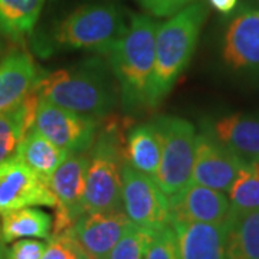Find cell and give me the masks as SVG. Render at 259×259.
Segmentation results:
<instances>
[{
  "instance_id": "cell-1",
  "label": "cell",
  "mask_w": 259,
  "mask_h": 259,
  "mask_svg": "<svg viewBox=\"0 0 259 259\" xmlns=\"http://www.w3.org/2000/svg\"><path fill=\"white\" fill-rule=\"evenodd\" d=\"M207 13V5L197 0L158 25L148 105H157L171 91L177 78L189 65Z\"/></svg>"
},
{
  "instance_id": "cell-2",
  "label": "cell",
  "mask_w": 259,
  "mask_h": 259,
  "mask_svg": "<svg viewBox=\"0 0 259 259\" xmlns=\"http://www.w3.org/2000/svg\"><path fill=\"white\" fill-rule=\"evenodd\" d=\"M157 28V23L147 15H133L125 32L108 54L122 101L130 108L148 104Z\"/></svg>"
},
{
  "instance_id": "cell-3",
  "label": "cell",
  "mask_w": 259,
  "mask_h": 259,
  "mask_svg": "<svg viewBox=\"0 0 259 259\" xmlns=\"http://www.w3.org/2000/svg\"><path fill=\"white\" fill-rule=\"evenodd\" d=\"M35 91L44 101L95 118L108 114L115 104L111 83L87 69H59L39 76Z\"/></svg>"
},
{
  "instance_id": "cell-4",
  "label": "cell",
  "mask_w": 259,
  "mask_h": 259,
  "mask_svg": "<svg viewBox=\"0 0 259 259\" xmlns=\"http://www.w3.org/2000/svg\"><path fill=\"white\" fill-rule=\"evenodd\" d=\"M115 121L107 124L97 134L93 150L88 154V168L83 194V213L122 209V154L121 139L117 136Z\"/></svg>"
},
{
  "instance_id": "cell-5",
  "label": "cell",
  "mask_w": 259,
  "mask_h": 259,
  "mask_svg": "<svg viewBox=\"0 0 259 259\" xmlns=\"http://www.w3.org/2000/svg\"><path fill=\"white\" fill-rule=\"evenodd\" d=\"M127 25L114 5H87L58 23L54 39L58 45L108 55Z\"/></svg>"
},
{
  "instance_id": "cell-6",
  "label": "cell",
  "mask_w": 259,
  "mask_h": 259,
  "mask_svg": "<svg viewBox=\"0 0 259 259\" xmlns=\"http://www.w3.org/2000/svg\"><path fill=\"white\" fill-rule=\"evenodd\" d=\"M161 136V160L156 182L167 197L183 190L192 182L196 133L189 121L179 117L156 120Z\"/></svg>"
},
{
  "instance_id": "cell-7",
  "label": "cell",
  "mask_w": 259,
  "mask_h": 259,
  "mask_svg": "<svg viewBox=\"0 0 259 259\" xmlns=\"http://www.w3.org/2000/svg\"><path fill=\"white\" fill-rule=\"evenodd\" d=\"M122 210L134 226L156 232L170 225V202L153 177L143 175L128 164L121 171Z\"/></svg>"
},
{
  "instance_id": "cell-8",
  "label": "cell",
  "mask_w": 259,
  "mask_h": 259,
  "mask_svg": "<svg viewBox=\"0 0 259 259\" xmlns=\"http://www.w3.org/2000/svg\"><path fill=\"white\" fill-rule=\"evenodd\" d=\"M87 168L88 154L72 153L59 164L49 179V189L55 199L52 235L69 232L83 214Z\"/></svg>"
},
{
  "instance_id": "cell-9",
  "label": "cell",
  "mask_w": 259,
  "mask_h": 259,
  "mask_svg": "<svg viewBox=\"0 0 259 259\" xmlns=\"http://www.w3.org/2000/svg\"><path fill=\"white\" fill-rule=\"evenodd\" d=\"M33 128L68 153H85L93 147L98 134L95 117L82 115L40 100Z\"/></svg>"
},
{
  "instance_id": "cell-10",
  "label": "cell",
  "mask_w": 259,
  "mask_h": 259,
  "mask_svg": "<svg viewBox=\"0 0 259 259\" xmlns=\"http://www.w3.org/2000/svg\"><path fill=\"white\" fill-rule=\"evenodd\" d=\"M45 206L54 207L49 185L16 156L0 163V213Z\"/></svg>"
},
{
  "instance_id": "cell-11",
  "label": "cell",
  "mask_w": 259,
  "mask_h": 259,
  "mask_svg": "<svg viewBox=\"0 0 259 259\" xmlns=\"http://www.w3.org/2000/svg\"><path fill=\"white\" fill-rule=\"evenodd\" d=\"M248 164L236 157L210 133L196 136L192 182L218 192H229L242 167Z\"/></svg>"
},
{
  "instance_id": "cell-12",
  "label": "cell",
  "mask_w": 259,
  "mask_h": 259,
  "mask_svg": "<svg viewBox=\"0 0 259 259\" xmlns=\"http://www.w3.org/2000/svg\"><path fill=\"white\" fill-rule=\"evenodd\" d=\"M122 209L88 212L75 222L71 235L91 259H105L130 226Z\"/></svg>"
},
{
  "instance_id": "cell-13",
  "label": "cell",
  "mask_w": 259,
  "mask_h": 259,
  "mask_svg": "<svg viewBox=\"0 0 259 259\" xmlns=\"http://www.w3.org/2000/svg\"><path fill=\"white\" fill-rule=\"evenodd\" d=\"M168 202L170 222L223 223L231 212V203L225 193L193 182L177 194L168 197Z\"/></svg>"
},
{
  "instance_id": "cell-14",
  "label": "cell",
  "mask_w": 259,
  "mask_h": 259,
  "mask_svg": "<svg viewBox=\"0 0 259 259\" xmlns=\"http://www.w3.org/2000/svg\"><path fill=\"white\" fill-rule=\"evenodd\" d=\"M182 259H228V222L202 223L171 221Z\"/></svg>"
},
{
  "instance_id": "cell-15",
  "label": "cell",
  "mask_w": 259,
  "mask_h": 259,
  "mask_svg": "<svg viewBox=\"0 0 259 259\" xmlns=\"http://www.w3.org/2000/svg\"><path fill=\"white\" fill-rule=\"evenodd\" d=\"M39 72L32 56L12 52L0 61V115L16 108L35 91Z\"/></svg>"
},
{
  "instance_id": "cell-16",
  "label": "cell",
  "mask_w": 259,
  "mask_h": 259,
  "mask_svg": "<svg viewBox=\"0 0 259 259\" xmlns=\"http://www.w3.org/2000/svg\"><path fill=\"white\" fill-rule=\"evenodd\" d=\"M223 59L233 69L259 66V10L242 12L226 30Z\"/></svg>"
},
{
  "instance_id": "cell-17",
  "label": "cell",
  "mask_w": 259,
  "mask_h": 259,
  "mask_svg": "<svg viewBox=\"0 0 259 259\" xmlns=\"http://www.w3.org/2000/svg\"><path fill=\"white\" fill-rule=\"evenodd\" d=\"M121 154L125 164L156 180L161 160V136L156 121L130 130Z\"/></svg>"
},
{
  "instance_id": "cell-18",
  "label": "cell",
  "mask_w": 259,
  "mask_h": 259,
  "mask_svg": "<svg viewBox=\"0 0 259 259\" xmlns=\"http://www.w3.org/2000/svg\"><path fill=\"white\" fill-rule=\"evenodd\" d=\"M214 137L243 163L259 161V118L233 114L214 124Z\"/></svg>"
},
{
  "instance_id": "cell-19",
  "label": "cell",
  "mask_w": 259,
  "mask_h": 259,
  "mask_svg": "<svg viewBox=\"0 0 259 259\" xmlns=\"http://www.w3.org/2000/svg\"><path fill=\"white\" fill-rule=\"evenodd\" d=\"M69 154L71 153L58 147L36 128H32L20 141L15 156L49 185L51 176Z\"/></svg>"
},
{
  "instance_id": "cell-20",
  "label": "cell",
  "mask_w": 259,
  "mask_h": 259,
  "mask_svg": "<svg viewBox=\"0 0 259 259\" xmlns=\"http://www.w3.org/2000/svg\"><path fill=\"white\" fill-rule=\"evenodd\" d=\"M39 101L33 91L16 108L0 115V163L16 154L20 141L33 128Z\"/></svg>"
},
{
  "instance_id": "cell-21",
  "label": "cell",
  "mask_w": 259,
  "mask_h": 259,
  "mask_svg": "<svg viewBox=\"0 0 259 259\" xmlns=\"http://www.w3.org/2000/svg\"><path fill=\"white\" fill-rule=\"evenodd\" d=\"M226 258L259 259V210L229 213Z\"/></svg>"
},
{
  "instance_id": "cell-22",
  "label": "cell",
  "mask_w": 259,
  "mask_h": 259,
  "mask_svg": "<svg viewBox=\"0 0 259 259\" xmlns=\"http://www.w3.org/2000/svg\"><path fill=\"white\" fill-rule=\"evenodd\" d=\"M54 219L36 207H23L2 213V235L5 243L19 239H49Z\"/></svg>"
},
{
  "instance_id": "cell-23",
  "label": "cell",
  "mask_w": 259,
  "mask_h": 259,
  "mask_svg": "<svg viewBox=\"0 0 259 259\" xmlns=\"http://www.w3.org/2000/svg\"><path fill=\"white\" fill-rule=\"evenodd\" d=\"M44 3L45 0H0V32L12 39L30 33Z\"/></svg>"
},
{
  "instance_id": "cell-24",
  "label": "cell",
  "mask_w": 259,
  "mask_h": 259,
  "mask_svg": "<svg viewBox=\"0 0 259 259\" xmlns=\"http://www.w3.org/2000/svg\"><path fill=\"white\" fill-rule=\"evenodd\" d=\"M229 193V213L259 210V161L245 164L239 170Z\"/></svg>"
},
{
  "instance_id": "cell-25",
  "label": "cell",
  "mask_w": 259,
  "mask_h": 259,
  "mask_svg": "<svg viewBox=\"0 0 259 259\" xmlns=\"http://www.w3.org/2000/svg\"><path fill=\"white\" fill-rule=\"evenodd\" d=\"M150 233L151 232L144 231L130 223L120 241L115 243V246L105 259H144Z\"/></svg>"
},
{
  "instance_id": "cell-26",
  "label": "cell",
  "mask_w": 259,
  "mask_h": 259,
  "mask_svg": "<svg viewBox=\"0 0 259 259\" xmlns=\"http://www.w3.org/2000/svg\"><path fill=\"white\" fill-rule=\"evenodd\" d=\"M144 259H182L176 233L170 225L150 233Z\"/></svg>"
},
{
  "instance_id": "cell-27",
  "label": "cell",
  "mask_w": 259,
  "mask_h": 259,
  "mask_svg": "<svg viewBox=\"0 0 259 259\" xmlns=\"http://www.w3.org/2000/svg\"><path fill=\"white\" fill-rule=\"evenodd\" d=\"M85 252L76 243L71 232L52 235L42 259H82Z\"/></svg>"
},
{
  "instance_id": "cell-28",
  "label": "cell",
  "mask_w": 259,
  "mask_h": 259,
  "mask_svg": "<svg viewBox=\"0 0 259 259\" xmlns=\"http://www.w3.org/2000/svg\"><path fill=\"white\" fill-rule=\"evenodd\" d=\"M47 243L36 239H19L6 252V259H42Z\"/></svg>"
},
{
  "instance_id": "cell-29",
  "label": "cell",
  "mask_w": 259,
  "mask_h": 259,
  "mask_svg": "<svg viewBox=\"0 0 259 259\" xmlns=\"http://www.w3.org/2000/svg\"><path fill=\"white\" fill-rule=\"evenodd\" d=\"M140 6L147 10L150 15L163 18V16H173L177 12L185 9L193 0H137Z\"/></svg>"
},
{
  "instance_id": "cell-30",
  "label": "cell",
  "mask_w": 259,
  "mask_h": 259,
  "mask_svg": "<svg viewBox=\"0 0 259 259\" xmlns=\"http://www.w3.org/2000/svg\"><path fill=\"white\" fill-rule=\"evenodd\" d=\"M209 3L221 13H231L236 8L238 0H209Z\"/></svg>"
},
{
  "instance_id": "cell-31",
  "label": "cell",
  "mask_w": 259,
  "mask_h": 259,
  "mask_svg": "<svg viewBox=\"0 0 259 259\" xmlns=\"http://www.w3.org/2000/svg\"><path fill=\"white\" fill-rule=\"evenodd\" d=\"M0 259H6L5 241H3V235H2V225H0Z\"/></svg>"
},
{
  "instance_id": "cell-32",
  "label": "cell",
  "mask_w": 259,
  "mask_h": 259,
  "mask_svg": "<svg viewBox=\"0 0 259 259\" xmlns=\"http://www.w3.org/2000/svg\"><path fill=\"white\" fill-rule=\"evenodd\" d=\"M3 51H5V42H3V33L0 32V58L3 55Z\"/></svg>"
},
{
  "instance_id": "cell-33",
  "label": "cell",
  "mask_w": 259,
  "mask_h": 259,
  "mask_svg": "<svg viewBox=\"0 0 259 259\" xmlns=\"http://www.w3.org/2000/svg\"><path fill=\"white\" fill-rule=\"evenodd\" d=\"M82 259H91V258H90V256H88V255L85 253V255H83V256H82Z\"/></svg>"
}]
</instances>
